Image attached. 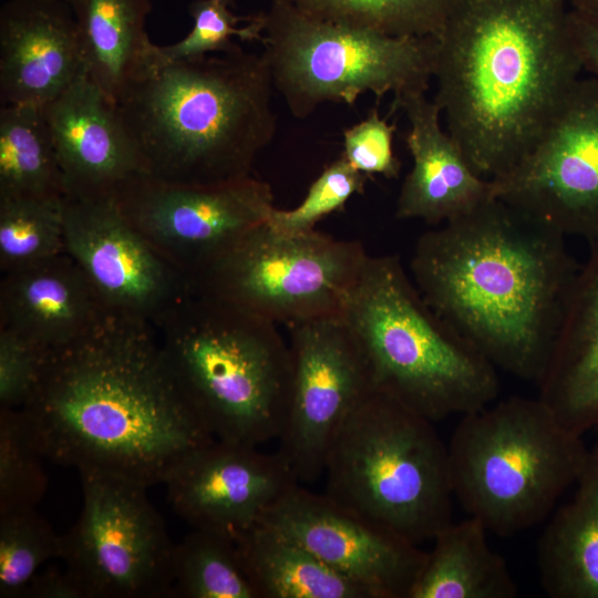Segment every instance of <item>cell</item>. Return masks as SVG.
I'll use <instances>...</instances> for the list:
<instances>
[{
    "label": "cell",
    "instance_id": "6da1fadb",
    "mask_svg": "<svg viewBox=\"0 0 598 598\" xmlns=\"http://www.w3.org/2000/svg\"><path fill=\"white\" fill-rule=\"evenodd\" d=\"M21 409L48 460L147 488L215 440L181 393L153 323L110 310L49 351Z\"/></svg>",
    "mask_w": 598,
    "mask_h": 598
},
{
    "label": "cell",
    "instance_id": "7a4b0ae2",
    "mask_svg": "<svg viewBox=\"0 0 598 598\" xmlns=\"http://www.w3.org/2000/svg\"><path fill=\"white\" fill-rule=\"evenodd\" d=\"M578 267L563 233L494 196L421 235L410 260L437 316L497 370L535 384Z\"/></svg>",
    "mask_w": 598,
    "mask_h": 598
},
{
    "label": "cell",
    "instance_id": "3957f363",
    "mask_svg": "<svg viewBox=\"0 0 598 598\" xmlns=\"http://www.w3.org/2000/svg\"><path fill=\"white\" fill-rule=\"evenodd\" d=\"M435 39L434 101L492 181L538 143L584 72L563 0H461Z\"/></svg>",
    "mask_w": 598,
    "mask_h": 598
},
{
    "label": "cell",
    "instance_id": "277c9868",
    "mask_svg": "<svg viewBox=\"0 0 598 598\" xmlns=\"http://www.w3.org/2000/svg\"><path fill=\"white\" fill-rule=\"evenodd\" d=\"M272 89L264 54L236 42L179 61L165 59L158 48L115 105L146 175L216 183L251 175L257 156L274 140Z\"/></svg>",
    "mask_w": 598,
    "mask_h": 598
},
{
    "label": "cell",
    "instance_id": "5b68a950",
    "mask_svg": "<svg viewBox=\"0 0 598 598\" xmlns=\"http://www.w3.org/2000/svg\"><path fill=\"white\" fill-rule=\"evenodd\" d=\"M152 323L181 393L215 440H278L292 373L278 324L192 287Z\"/></svg>",
    "mask_w": 598,
    "mask_h": 598
},
{
    "label": "cell",
    "instance_id": "8992f818",
    "mask_svg": "<svg viewBox=\"0 0 598 598\" xmlns=\"http://www.w3.org/2000/svg\"><path fill=\"white\" fill-rule=\"evenodd\" d=\"M341 316L375 386L433 422L494 402L497 369L424 301L398 255H368Z\"/></svg>",
    "mask_w": 598,
    "mask_h": 598
},
{
    "label": "cell",
    "instance_id": "52a82bcc",
    "mask_svg": "<svg viewBox=\"0 0 598 598\" xmlns=\"http://www.w3.org/2000/svg\"><path fill=\"white\" fill-rule=\"evenodd\" d=\"M433 421L373 388L349 413L326 456L324 494L413 543L452 522L448 447Z\"/></svg>",
    "mask_w": 598,
    "mask_h": 598
},
{
    "label": "cell",
    "instance_id": "ba28073f",
    "mask_svg": "<svg viewBox=\"0 0 598 598\" xmlns=\"http://www.w3.org/2000/svg\"><path fill=\"white\" fill-rule=\"evenodd\" d=\"M447 445L454 497L499 536L545 520L575 485L589 447L537 396L461 415Z\"/></svg>",
    "mask_w": 598,
    "mask_h": 598
},
{
    "label": "cell",
    "instance_id": "9c48e42d",
    "mask_svg": "<svg viewBox=\"0 0 598 598\" xmlns=\"http://www.w3.org/2000/svg\"><path fill=\"white\" fill-rule=\"evenodd\" d=\"M264 56L274 86L297 118L321 104L353 105L372 93L377 103L425 93L433 78L434 37H393L321 20L286 0L262 12Z\"/></svg>",
    "mask_w": 598,
    "mask_h": 598
},
{
    "label": "cell",
    "instance_id": "30bf717a",
    "mask_svg": "<svg viewBox=\"0 0 598 598\" xmlns=\"http://www.w3.org/2000/svg\"><path fill=\"white\" fill-rule=\"evenodd\" d=\"M361 243L256 227L189 287L286 327L340 315L367 258Z\"/></svg>",
    "mask_w": 598,
    "mask_h": 598
},
{
    "label": "cell",
    "instance_id": "8fae6325",
    "mask_svg": "<svg viewBox=\"0 0 598 598\" xmlns=\"http://www.w3.org/2000/svg\"><path fill=\"white\" fill-rule=\"evenodd\" d=\"M82 509L61 535V557L84 598L172 596L174 545L147 487L80 474Z\"/></svg>",
    "mask_w": 598,
    "mask_h": 598
},
{
    "label": "cell",
    "instance_id": "7c38bea8",
    "mask_svg": "<svg viewBox=\"0 0 598 598\" xmlns=\"http://www.w3.org/2000/svg\"><path fill=\"white\" fill-rule=\"evenodd\" d=\"M113 198L148 244L190 283L274 209L270 185L252 175L205 184L136 176Z\"/></svg>",
    "mask_w": 598,
    "mask_h": 598
},
{
    "label": "cell",
    "instance_id": "4fadbf2b",
    "mask_svg": "<svg viewBox=\"0 0 598 598\" xmlns=\"http://www.w3.org/2000/svg\"><path fill=\"white\" fill-rule=\"evenodd\" d=\"M489 184L566 237L598 244V79L580 76L535 147Z\"/></svg>",
    "mask_w": 598,
    "mask_h": 598
},
{
    "label": "cell",
    "instance_id": "5bb4252c",
    "mask_svg": "<svg viewBox=\"0 0 598 598\" xmlns=\"http://www.w3.org/2000/svg\"><path fill=\"white\" fill-rule=\"evenodd\" d=\"M287 329L292 373L278 452L299 483H313L323 475L337 431L375 384L367 357L341 313Z\"/></svg>",
    "mask_w": 598,
    "mask_h": 598
},
{
    "label": "cell",
    "instance_id": "9a60e30c",
    "mask_svg": "<svg viewBox=\"0 0 598 598\" xmlns=\"http://www.w3.org/2000/svg\"><path fill=\"white\" fill-rule=\"evenodd\" d=\"M64 243L106 310L152 322L189 287L113 197H65Z\"/></svg>",
    "mask_w": 598,
    "mask_h": 598
},
{
    "label": "cell",
    "instance_id": "2e32d148",
    "mask_svg": "<svg viewBox=\"0 0 598 598\" xmlns=\"http://www.w3.org/2000/svg\"><path fill=\"white\" fill-rule=\"evenodd\" d=\"M297 540L369 598H409L427 551L341 506L295 486L259 519Z\"/></svg>",
    "mask_w": 598,
    "mask_h": 598
},
{
    "label": "cell",
    "instance_id": "e0dca14e",
    "mask_svg": "<svg viewBox=\"0 0 598 598\" xmlns=\"http://www.w3.org/2000/svg\"><path fill=\"white\" fill-rule=\"evenodd\" d=\"M163 484L171 507L193 529L236 542L299 482L278 451L213 440L187 454Z\"/></svg>",
    "mask_w": 598,
    "mask_h": 598
},
{
    "label": "cell",
    "instance_id": "ac0fdd59",
    "mask_svg": "<svg viewBox=\"0 0 598 598\" xmlns=\"http://www.w3.org/2000/svg\"><path fill=\"white\" fill-rule=\"evenodd\" d=\"M63 176L65 197H113L146 175L116 105L87 75L43 106Z\"/></svg>",
    "mask_w": 598,
    "mask_h": 598
},
{
    "label": "cell",
    "instance_id": "d6986e66",
    "mask_svg": "<svg viewBox=\"0 0 598 598\" xmlns=\"http://www.w3.org/2000/svg\"><path fill=\"white\" fill-rule=\"evenodd\" d=\"M87 75L66 0H9L0 10V102L44 106Z\"/></svg>",
    "mask_w": 598,
    "mask_h": 598
},
{
    "label": "cell",
    "instance_id": "ffe728a7",
    "mask_svg": "<svg viewBox=\"0 0 598 598\" xmlns=\"http://www.w3.org/2000/svg\"><path fill=\"white\" fill-rule=\"evenodd\" d=\"M409 122L404 141L413 165L396 199L398 219L440 226L462 217L492 196L489 181L470 166L456 142L441 126V109L423 92L393 99L391 113Z\"/></svg>",
    "mask_w": 598,
    "mask_h": 598
},
{
    "label": "cell",
    "instance_id": "44dd1931",
    "mask_svg": "<svg viewBox=\"0 0 598 598\" xmlns=\"http://www.w3.org/2000/svg\"><path fill=\"white\" fill-rule=\"evenodd\" d=\"M538 398L570 431L598 429V244L579 265L545 370Z\"/></svg>",
    "mask_w": 598,
    "mask_h": 598
},
{
    "label": "cell",
    "instance_id": "7402d4cb",
    "mask_svg": "<svg viewBox=\"0 0 598 598\" xmlns=\"http://www.w3.org/2000/svg\"><path fill=\"white\" fill-rule=\"evenodd\" d=\"M2 276L0 327L48 351L85 333L106 310L66 251Z\"/></svg>",
    "mask_w": 598,
    "mask_h": 598
},
{
    "label": "cell",
    "instance_id": "603a6c76",
    "mask_svg": "<svg viewBox=\"0 0 598 598\" xmlns=\"http://www.w3.org/2000/svg\"><path fill=\"white\" fill-rule=\"evenodd\" d=\"M571 499L537 546L539 579L553 598H598V429Z\"/></svg>",
    "mask_w": 598,
    "mask_h": 598
},
{
    "label": "cell",
    "instance_id": "cb8c5ba5",
    "mask_svg": "<svg viewBox=\"0 0 598 598\" xmlns=\"http://www.w3.org/2000/svg\"><path fill=\"white\" fill-rule=\"evenodd\" d=\"M86 74L114 103L157 54L146 31L151 0H66Z\"/></svg>",
    "mask_w": 598,
    "mask_h": 598
},
{
    "label": "cell",
    "instance_id": "d4e9b609",
    "mask_svg": "<svg viewBox=\"0 0 598 598\" xmlns=\"http://www.w3.org/2000/svg\"><path fill=\"white\" fill-rule=\"evenodd\" d=\"M475 517L450 523L433 538L409 598H514L517 584Z\"/></svg>",
    "mask_w": 598,
    "mask_h": 598
},
{
    "label": "cell",
    "instance_id": "484cf974",
    "mask_svg": "<svg viewBox=\"0 0 598 598\" xmlns=\"http://www.w3.org/2000/svg\"><path fill=\"white\" fill-rule=\"evenodd\" d=\"M235 543L259 598H369L303 545L264 522Z\"/></svg>",
    "mask_w": 598,
    "mask_h": 598
},
{
    "label": "cell",
    "instance_id": "4316f807",
    "mask_svg": "<svg viewBox=\"0 0 598 598\" xmlns=\"http://www.w3.org/2000/svg\"><path fill=\"white\" fill-rule=\"evenodd\" d=\"M62 172L43 107L0 109V198L64 197Z\"/></svg>",
    "mask_w": 598,
    "mask_h": 598
},
{
    "label": "cell",
    "instance_id": "83f0119b",
    "mask_svg": "<svg viewBox=\"0 0 598 598\" xmlns=\"http://www.w3.org/2000/svg\"><path fill=\"white\" fill-rule=\"evenodd\" d=\"M172 596L179 598H259L236 543L194 529L174 545Z\"/></svg>",
    "mask_w": 598,
    "mask_h": 598
},
{
    "label": "cell",
    "instance_id": "f1b7e54d",
    "mask_svg": "<svg viewBox=\"0 0 598 598\" xmlns=\"http://www.w3.org/2000/svg\"><path fill=\"white\" fill-rule=\"evenodd\" d=\"M321 20L393 37H436L461 0H286Z\"/></svg>",
    "mask_w": 598,
    "mask_h": 598
},
{
    "label": "cell",
    "instance_id": "f546056e",
    "mask_svg": "<svg viewBox=\"0 0 598 598\" xmlns=\"http://www.w3.org/2000/svg\"><path fill=\"white\" fill-rule=\"evenodd\" d=\"M64 198H0L2 275L65 251Z\"/></svg>",
    "mask_w": 598,
    "mask_h": 598
},
{
    "label": "cell",
    "instance_id": "4dcf8cb0",
    "mask_svg": "<svg viewBox=\"0 0 598 598\" xmlns=\"http://www.w3.org/2000/svg\"><path fill=\"white\" fill-rule=\"evenodd\" d=\"M44 458L25 412L0 408V514L37 508L48 488Z\"/></svg>",
    "mask_w": 598,
    "mask_h": 598
},
{
    "label": "cell",
    "instance_id": "1f68e13d",
    "mask_svg": "<svg viewBox=\"0 0 598 598\" xmlns=\"http://www.w3.org/2000/svg\"><path fill=\"white\" fill-rule=\"evenodd\" d=\"M61 557L59 535L37 511L0 514V597H22L43 564Z\"/></svg>",
    "mask_w": 598,
    "mask_h": 598
},
{
    "label": "cell",
    "instance_id": "d6a6232c",
    "mask_svg": "<svg viewBox=\"0 0 598 598\" xmlns=\"http://www.w3.org/2000/svg\"><path fill=\"white\" fill-rule=\"evenodd\" d=\"M230 7L216 0H195L189 4L194 25L181 41L158 47L168 60H192L230 48L234 37L241 41H262V12L250 17H237Z\"/></svg>",
    "mask_w": 598,
    "mask_h": 598
},
{
    "label": "cell",
    "instance_id": "836d02e7",
    "mask_svg": "<svg viewBox=\"0 0 598 598\" xmlns=\"http://www.w3.org/2000/svg\"><path fill=\"white\" fill-rule=\"evenodd\" d=\"M368 177L341 156L322 171L300 205L292 209L274 207L267 224L288 235L315 230L324 216L341 209L354 194L362 193Z\"/></svg>",
    "mask_w": 598,
    "mask_h": 598
},
{
    "label": "cell",
    "instance_id": "e575fe53",
    "mask_svg": "<svg viewBox=\"0 0 598 598\" xmlns=\"http://www.w3.org/2000/svg\"><path fill=\"white\" fill-rule=\"evenodd\" d=\"M49 351L0 327V408L21 409L33 394Z\"/></svg>",
    "mask_w": 598,
    "mask_h": 598
},
{
    "label": "cell",
    "instance_id": "d590c367",
    "mask_svg": "<svg viewBox=\"0 0 598 598\" xmlns=\"http://www.w3.org/2000/svg\"><path fill=\"white\" fill-rule=\"evenodd\" d=\"M395 123L389 124L377 110L343 132V157L365 175L396 178L401 162L393 152Z\"/></svg>",
    "mask_w": 598,
    "mask_h": 598
},
{
    "label": "cell",
    "instance_id": "8d00e7d4",
    "mask_svg": "<svg viewBox=\"0 0 598 598\" xmlns=\"http://www.w3.org/2000/svg\"><path fill=\"white\" fill-rule=\"evenodd\" d=\"M568 25L584 71L598 79V19L568 8Z\"/></svg>",
    "mask_w": 598,
    "mask_h": 598
},
{
    "label": "cell",
    "instance_id": "74e56055",
    "mask_svg": "<svg viewBox=\"0 0 598 598\" xmlns=\"http://www.w3.org/2000/svg\"><path fill=\"white\" fill-rule=\"evenodd\" d=\"M22 597L84 598L81 588L66 569L56 568L39 571L27 586Z\"/></svg>",
    "mask_w": 598,
    "mask_h": 598
},
{
    "label": "cell",
    "instance_id": "f35d334b",
    "mask_svg": "<svg viewBox=\"0 0 598 598\" xmlns=\"http://www.w3.org/2000/svg\"><path fill=\"white\" fill-rule=\"evenodd\" d=\"M566 6L576 12L598 19V0H563Z\"/></svg>",
    "mask_w": 598,
    "mask_h": 598
},
{
    "label": "cell",
    "instance_id": "ab89813d",
    "mask_svg": "<svg viewBox=\"0 0 598 598\" xmlns=\"http://www.w3.org/2000/svg\"><path fill=\"white\" fill-rule=\"evenodd\" d=\"M216 1H218L220 3H224V4L228 6V7H230L234 3V0H216Z\"/></svg>",
    "mask_w": 598,
    "mask_h": 598
}]
</instances>
